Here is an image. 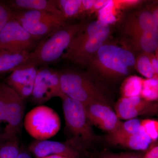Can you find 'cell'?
Here are the masks:
<instances>
[{"instance_id": "f1b7e54d", "label": "cell", "mask_w": 158, "mask_h": 158, "mask_svg": "<svg viewBox=\"0 0 158 158\" xmlns=\"http://www.w3.org/2000/svg\"><path fill=\"white\" fill-rule=\"evenodd\" d=\"M110 1L108 0H97V1H94V4L93 11L95 10H100L104 7Z\"/></svg>"}, {"instance_id": "ac0fdd59", "label": "cell", "mask_w": 158, "mask_h": 158, "mask_svg": "<svg viewBox=\"0 0 158 158\" xmlns=\"http://www.w3.org/2000/svg\"><path fill=\"white\" fill-rule=\"evenodd\" d=\"M152 140L140 127L137 132L118 139L114 143L135 150H145L149 147Z\"/></svg>"}, {"instance_id": "7c38bea8", "label": "cell", "mask_w": 158, "mask_h": 158, "mask_svg": "<svg viewBox=\"0 0 158 158\" xmlns=\"http://www.w3.org/2000/svg\"><path fill=\"white\" fill-rule=\"evenodd\" d=\"M152 107L151 102L141 96L122 97L115 105V113L119 119L128 120L149 112Z\"/></svg>"}, {"instance_id": "cb8c5ba5", "label": "cell", "mask_w": 158, "mask_h": 158, "mask_svg": "<svg viewBox=\"0 0 158 158\" xmlns=\"http://www.w3.org/2000/svg\"><path fill=\"white\" fill-rule=\"evenodd\" d=\"M20 151L16 139L3 140L0 143V158H17Z\"/></svg>"}, {"instance_id": "277c9868", "label": "cell", "mask_w": 158, "mask_h": 158, "mask_svg": "<svg viewBox=\"0 0 158 158\" xmlns=\"http://www.w3.org/2000/svg\"><path fill=\"white\" fill-rule=\"evenodd\" d=\"M59 73L61 89L66 96L85 106L94 102L107 104L101 90L86 75L73 70L64 71Z\"/></svg>"}, {"instance_id": "83f0119b", "label": "cell", "mask_w": 158, "mask_h": 158, "mask_svg": "<svg viewBox=\"0 0 158 158\" xmlns=\"http://www.w3.org/2000/svg\"><path fill=\"white\" fill-rule=\"evenodd\" d=\"M98 158H144V156L141 154L135 153L125 152L118 154L107 153L102 155Z\"/></svg>"}, {"instance_id": "ba28073f", "label": "cell", "mask_w": 158, "mask_h": 158, "mask_svg": "<svg viewBox=\"0 0 158 158\" xmlns=\"http://www.w3.org/2000/svg\"><path fill=\"white\" fill-rule=\"evenodd\" d=\"M38 41L12 18L0 33V50L31 52L38 45Z\"/></svg>"}, {"instance_id": "d6986e66", "label": "cell", "mask_w": 158, "mask_h": 158, "mask_svg": "<svg viewBox=\"0 0 158 158\" xmlns=\"http://www.w3.org/2000/svg\"><path fill=\"white\" fill-rule=\"evenodd\" d=\"M57 7L65 19L79 17L84 12L82 0H59L56 1Z\"/></svg>"}, {"instance_id": "484cf974", "label": "cell", "mask_w": 158, "mask_h": 158, "mask_svg": "<svg viewBox=\"0 0 158 158\" xmlns=\"http://www.w3.org/2000/svg\"><path fill=\"white\" fill-rule=\"evenodd\" d=\"M141 126L152 141L158 138V122L154 119H145L141 122Z\"/></svg>"}, {"instance_id": "1f68e13d", "label": "cell", "mask_w": 158, "mask_h": 158, "mask_svg": "<svg viewBox=\"0 0 158 158\" xmlns=\"http://www.w3.org/2000/svg\"><path fill=\"white\" fill-rule=\"evenodd\" d=\"M144 158H158V147L155 146L145 155Z\"/></svg>"}, {"instance_id": "4fadbf2b", "label": "cell", "mask_w": 158, "mask_h": 158, "mask_svg": "<svg viewBox=\"0 0 158 158\" xmlns=\"http://www.w3.org/2000/svg\"><path fill=\"white\" fill-rule=\"evenodd\" d=\"M154 24L151 11L142 9L130 13L122 24V32L126 37H131L152 27Z\"/></svg>"}, {"instance_id": "5bb4252c", "label": "cell", "mask_w": 158, "mask_h": 158, "mask_svg": "<svg viewBox=\"0 0 158 158\" xmlns=\"http://www.w3.org/2000/svg\"><path fill=\"white\" fill-rule=\"evenodd\" d=\"M127 37V43L133 50L150 53L157 50L158 27L153 26L139 34Z\"/></svg>"}, {"instance_id": "9a60e30c", "label": "cell", "mask_w": 158, "mask_h": 158, "mask_svg": "<svg viewBox=\"0 0 158 158\" xmlns=\"http://www.w3.org/2000/svg\"><path fill=\"white\" fill-rule=\"evenodd\" d=\"M65 20V19L60 18L53 20H40L32 22L24 21H17L32 37L39 40L66 24Z\"/></svg>"}, {"instance_id": "603a6c76", "label": "cell", "mask_w": 158, "mask_h": 158, "mask_svg": "<svg viewBox=\"0 0 158 158\" xmlns=\"http://www.w3.org/2000/svg\"><path fill=\"white\" fill-rule=\"evenodd\" d=\"M140 96L148 102L157 100L158 98V77L144 80Z\"/></svg>"}, {"instance_id": "2e32d148", "label": "cell", "mask_w": 158, "mask_h": 158, "mask_svg": "<svg viewBox=\"0 0 158 158\" xmlns=\"http://www.w3.org/2000/svg\"><path fill=\"white\" fill-rule=\"evenodd\" d=\"M8 3L11 9H15L16 11L36 10L64 17L62 12L57 7L56 1L53 0H12L8 1Z\"/></svg>"}, {"instance_id": "7402d4cb", "label": "cell", "mask_w": 158, "mask_h": 158, "mask_svg": "<svg viewBox=\"0 0 158 158\" xmlns=\"http://www.w3.org/2000/svg\"><path fill=\"white\" fill-rule=\"evenodd\" d=\"M152 53L141 52L136 58L135 69L142 76L147 79L158 77L152 64L151 55Z\"/></svg>"}, {"instance_id": "d6a6232c", "label": "cell", "mask_w": 158, "mask_h": 158, "mask_svg": "<svg viewBox=\"0 0 158 158\" xmlns=\"http://www.w3.org/2000/svg\"><path fill=\"white\" fill-rule=\"evenodd\" d=\"M17 158H32L31 156L25 152L20 151L19 154Z\"/></svg>"}, {"instance_id": "f546056e", "label": "cell", "mask_w": 158, "mask_h": 158, "mask_svg": "<svg viewBox=\"0 0 158 158\" xmlns=\"http://www.w3.org/2000/svg\"><path fill=\"white\" fill-rule=\"evenodd\" d=\"M94 0H82V7L84 11H93Z\"/></svg>"}, {"instance_id": "44dd1931", "label": "cell", "mask_w": 158, "mask_h": 158, "mask_svg": "<svg viewBox=\"0 0 158 158\" xmlns=\"http://www.w3.org/2000/svg\"><path fill=\"white\" fill-rule=\"evenodd\" d=\"M141 122L140 119L134 118L122 122L118 129L110 135V138L114 143L118 139L137 132L141 127Z\"/></svg>"}, {"instance_id": "8992f818", "label": "cell", "mask_w": 158, "mask_h": 158, "mask_svg": "<svg viewBox=\"0 0 158 158\" xmlns=\"http://www.w3.org/2000/svg\"><path fill=\"white\" fill-rule=\"evenodd\" d=\"M65 96L61 89L59 72L47 65L38 69L31 95L34 102L42 104L55 97L62 99Z\"/></svg>"}, {"instance_id": "9c48e42d", "label": "cell", "mask_w": 158, "mask_h": 158, "mask_svg": "<svg viewBox=\"0 0 158 158\" xmlns=\"http://www.w3.org/2000/svg\"><path fill=\"white\" fill-rule=\"evenodd\" d=\"M87 116L91 123L110 135L118 129L122 122L112 108L106 104L94 102L85 105Z\"/></svg>"}, {"instance_id": "ffe728a7", "label": "cell", "mask_w": 158, "mask_h": 158, "mask_svg": "<svg viewBox=\"0 0 158 158\" xmlns=\"http://www.w3.org/2000/svg\"><path fill=\"white\" fill-rule=\"evenodd\" d=\"M143 80L137 76H131L125 80L121 88V94L123 98L140 96Z\"/></svg>"}, {"instance_id": "52a82bcc", "label": "cell", "mask_w": 158, "mask_h": 158, "mask_svg": "<svg viewBox=\"0 0 158 158\" xmlns=\"http://www.w3.org/2000/svg\"><path fill=\"white\" fill-rule=\"evenodd\" d=\"M62 100L65 123L68 129L84 140L92 139L91 123L87 116L85 105L66 96Z\"/></svg>"}, {"instance_id": "30bf717a", "label": "cell", "mask_w": 158, "mask_h": 158, "mask_svg": "<svg viewBox=\"0 0 158 158\" xmlns=\"http://www.w3.org/2000/svg\"><path fill=\"white\" fill-rule=\"evenodd\" d=\"M37 71L33 65H19L7 78L6 84L25 100L32 94Z\"/></svg>"}, {"instance_id": "e575fe53", "label": "cell", "mask_w": 158, "mask_h": 158, "mask_svg": "<svg viewBox=\"0 0 158 158\" xmlns=\"http://www.w3.org/2000/svg\"><path fill=\"white\" fill-rule=\"evenodd\" d=\"M3 141L2 134H1V132H0V143Z\"/></svg>"}, {"instance_id": "8fae6325", "label": "cell", "mask_w": 158, "mask_h": 158, "mask_svg": "<svg viewBox=\"0 0 158 158\" xmlns=\"http://www.w3.org/2000/svg\"><path fill=\"white\" fill-rule=\"evenodd\" d=\"M29 149L37 158L58 155L66 158H79V154L74 149L64 143L58 141L43 140L33 141Z\"/></svg>"}, {"instance_id": "e0dca14e", "label": "cell", "mask_w": 158, "mask_h": 158, "mask_svg": "<svg viewBox=\"0 0 158 158\" xmlns=\"http://www.w3.org/2000/svg\"><path fill=\"white\" fill-rule=\"evenodd\" d=\"M30 52L0 50V74L13 71L27 59Z\"/></svg>"}, {"instance_id": "4dcf8cb0", "label": "cell", "mask_w": 158, "mask_h": 158, "mask_svg": "<svg viewBox=\"0 0 158 158\" xmlns=\"http://www.w3.org/2000/svg\"><path fill=\"white\" fill-rule=\"evenodd\" d=\"M151 60L154 70L156 75L158 73V60L157 55H155L154 53L151 55Z\"/></svg>"}, {"instance_id": "3957f363", "label": "cell", "mask_w": 158, "mask_h": 158, "mask_svg": "<svg viewBox=\"0 0 158 158\" xmlns=\"http://www.w3.org/2000/svg\"><path fill=\"white\" fill-rule=\"evenodd\" d=\"M86 23L65 24L51 33L40 42L21 65L44 66L62 57L74 37Z\"/></svg>"}, {"instance_id": "4316f807", "label": "cell", "mask_w": 158, "mask_h": 158, "mask_svg": "<svg viewBox=\"0 0 158 158\" xmlns=\"http://www.w3.org/2000/svg\"><path fill=\"white\" fill-rule=\"evenodd\" d=\"M13 11L8 5L0 2V33L6 23L12 18Z\"/></svg>"}, {"instance_id": "836d02e7", "label": "cell", "mask_w": 158, "mask_h": 158, "mask_svg": "<svg viewBox=\"0 0 158 158\" xmlns=\"http://www.w3.org/2000/svg\"><path fill=\"white\" fill-rule=\"evenodd\" d=\"M66 158L62 156L58 155H52L48 156L45 157L43 158Z\"/></svg>"}, {"instance_id": "5b68a950", "label": "cell", "mask_w": 158, "mask_h": 158, "mask_svg": "<svg viewBox=\"0 0 158 158\" xmlns=\"http://www.w3.org/2000/svg\"><path fill=\"white\" fill-rule=\"evenodd\" d=\"M27 132L38 141L54 137L61 128V120L56 112L52 108L39 106L26 114L23 122Z\"/></svg>"}, {"instance_id": "6da1fadb", "label": "cell", "mask_w": 158, "mask_h": 158, "mask_svg": "<svg viewBox=\"0 0 158 158\" xmlns=\"http://www.w3.org/2000/svg\"><path fill=\"white\" fill-rule=\"evenodd\" d=\"M136 60L131 51L107 41L97 52L87 66L91 73L99 77L118 80L132 72L135 69Z\"/></svg>"}, {"instance_id": "7a4b0ae2", "label": "cell", "mask_w": 158, "mask_h": 158, "mask_svg": "<svg viewBox=\"0 0 158 158\" xmlns=\"http://www.w3.org/2000/svg\"><path fill=\"white\" fill-rule=\"evenodd\" d=\"M110 26L98 20L86 23L62 55L75 64L87 65L100 48L108 41Z\"/></svg>"}, {"instance_id": "d4e9b609", "label": "cell", "mask_w": 158, "mask_h": 158, "mask_svg": "<svg viewBox=\"0 0 158 158\" xmlns=\"http://www.w3.org/2000/svg\"><path fill=\"white\" fill-rule=\"evenodd\" d=\"M116 7L115 1H110L104 7L99 10L98 20L104 23L110 25L117 21L114 11Z\"/></svg>"}]
</instances>
